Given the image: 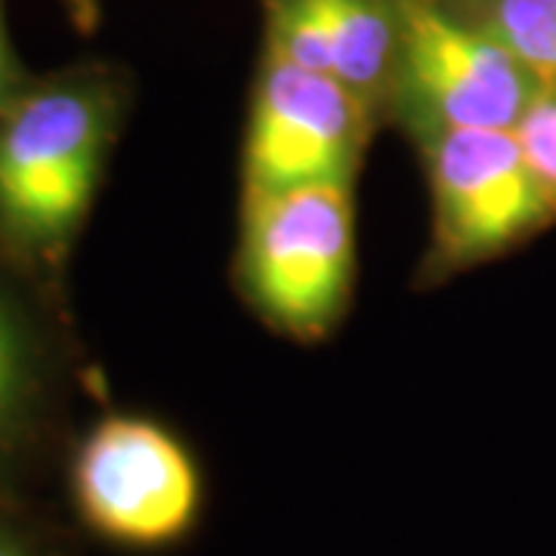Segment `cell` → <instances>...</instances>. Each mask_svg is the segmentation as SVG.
Here are the masks:
<instances>
[{
  "instance_id": "cell-1",
  "label": "cell",
  "mask_w": 556,
  "mask_h": 556,
  "mask_svg": "<svg viewBox=\"0 0 556 556\" xmlns=\"http://www.w3.org/2000/svg\"><path fill=\"white\" fill-rule=\"evenodd\" d=\"M127 100V72L93 60L35 75L0 105V254L47 285L90 217Z\"/></svg>"
},
{
  "instance_id": "cell-2",
  "label": "cell",
  "mask_w": 556,
  "mask_h": 556,
  "mask_svg": "<svg viewBox=\"0 0 556 556\" xmlns=\"http://www.w3.org/2000/svg\"><path fill=\"white\" fill-rule=\"evenodd\" d=\"M239 273L248 303L276 331L331 334L356 276L353 179L244 189Z\"/></svg>"
},
{
  "instance_id": "cell-3",
  "label": "cell",
  "mask_w": 556,
  "mask_h": 556,
  "mask_svg": "<svg viewBox=\"0 0 556 556\" xmlns=\"http://www.w3.org/2000/svg\"><path fill=\"white\" fill-rule=\"evenodd\" d=\"M68 485L84 526L134 551L182 541L204 497L189 448L159 420L139 415L100 417L72 455Z\"/></svg>"
},
{
  "instance_id": "cell-4",
  "label": "cell",
  "mask_w": 556,
  "mask_h": 556,
  "mask_svg": "<svg viewBox=\"0 0 556 556\" xmlns=\"http://www.w3.org/2000/svg\"><path fill=\"white\" fill-rule=\"evenodd\" d=\"M399 65L393 100L427 134L514 130L541 80L495 38L439 0H399Z\"/></svg>"
},
{
  "instance_id": "cell-5",
  "label": "cell",
  "mask_w": 556,
  "mask_h": 556,
  "mask_svg": "<svg viewBox=\"0 0 556 556\" xmlns=\"http://www.w3.org/2000/svg\"><path fill=\"white\" fill-rule=\"evenodd\" d=\"M375 112L343 80L263 47L244 139V189L353 179Z\"/></svg>"
},
{
  "instance_id": "cell-6",
  "label": "cell",
  "mask_w": 556,
  "mask_h": 556,
  "mask_svg": "<svg viewBox=\"0 0 556 556\" xmlns=\"http://www.w3.org/2000/svg\"><path fill=\"white\" fill-rule=\"evenodd\" d=\"M427 137L439 276L497 257L554 219L514 130L445 127Z\"/></svg>"
},
{
  "instance_id": "cell-7",
  "label": "cell",
  "mask_w": 556,
  "mask_h": 556,
  "mask_svg": "<svg viewBox=\"0 0 556 556\" xmlns=\"http://www.w3.org/2000/svg\"><path fill=\"white\" fill-rule=\"evenodd\" d=\"M65 358L50 285L0 254V501L56 415Z\"/></svg>"
},
{
  "instance_id": "cell-8",
  "label": "cell",
  "mask_w": 556,
  "mask_h": 556,
  "mask_svg": "<svg viewBox=\"0 0 556 556\" xmlns=\"http://www.w3.org/2000/svg\"><path fill=\"white\" fill-rule=\"evenodd\" d=\"M260 7L263 47L343 80L375 109L393 100L399 0H260Z\"/></svg>"
},
{
  "instance_id": "cell-9",
  "label": "cell",
  "mask_w": 556,
  "mask_h": 556,
  "mask_svg": "<svg viewBox=\"0 0 556 556\" xmlns=\"http://www.w3.org/2000/svg\"><path fill=\"white\" fill-rule=\"evenodd\" d=\"M495 38L541 84L556 80V0H439Z\"/></svg>"
},
{
  "instance_id": "cell-10",
  "label": "cell",
  "mask_w": 556,
  "mask_h": 556,
  "mask_svg": "<svg viewBox=\"0 0 556 556\" xmlns=\"http://www.w3.org/2000/svg\"><path fill=\"white\" fill-rule=\"evenodd\" d=\"M514 134L551 217H556V80L538 87L535 100L522 112Z\"/></svg>"
},
{
  "instance_id": "cell-11",
  "label": "cell",
  "mask_w": 556,
  "mask_h": 556,
  "mask_svg": "<svg viewBox=\"0 0 556 556\" xmlns=\"http://www.w3.org/2000/svg\"><path fill=\"white\" fill-rule=\"evenodd\" d=\"M0 556H53L47 541L13 510L10 501H0Z\"/></svg>"
},
{
  "instance_id": "cell-12",
  "label": "cell",
  "mask_w": 556,
  "mask_h": 556,
  "mask_svg": "<svg viewBox=\"0 0 556 556\" xmlns=\"http://www.w3.org/2000/svg\"><path fill=\"white\" fill-rule=\"evenodd\" d=\"M31 78L35 75L22 65L20 53L13 50L10 28H7V10H3V0H0V105L13 100Z\"/></svg>"
},
{
  "instance_id": "cell-13",
  "label": "cell",
  "mask_w": 556,
  "mask_h": 556,
  "mask_svg": "<svg viewBox=\"0 0 556 556\" xmlns=\"http://www.w3.org/2000/svg\"><path fill=\"white\" fill-rule=\"evenodd\" d=\"M72 28L80 35H93L102 22V0H60Z\"/></svg>"
}]
</instances>
